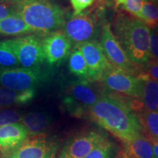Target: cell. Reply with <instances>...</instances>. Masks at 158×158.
<instances>
[{"mask_svg": "<svg viewBox=\"0 0 158 158\" xmlns=\"http://www.w3.org/2000/svg\"><path fill=\"white\" fill-rule=\"evenodd\" d=\"M87 114L96 124L124 143L143 133L138 116L119 94L105 92L88 110Z\"/></svg>", "mask_w": 158, "mask_h": 158, "instance_id": "cell-1", "label": "cell"}, {"mask_svg": "<svg viewBox=\"0 0 158 158\" xmlns=\"http://www.w3.org/2000/svg\"><path fill=\"white\" fill-rule=\"evenodd\" d=\"M114 35L133 64L143 68L151 59L150 29L140 19L118 13L114 22Z\"/></svg>", "mask_w": 158, "mask_h": 158, "instance_id": "cell-2", "label": "cell"}, {"mask_svg": "<svg viewBox=\"0 0 158 158\" xmlns=\"http://www.w3.org/2000/svg\"><path fill=\"white\" fill-rule=\"evenodd\" d=\"M16 14L39 36L58 30L65 22V12L49 0H21L15 4Z\"/></svg>", "mask_w": 158, "mask_h": 158, "instance_id": "cell-3", "label": "cell"}, {"mask_svg": "<svg viewBox=\"0 0 158 158\" xmlns=\"http://www.w3.org/2000/svg\"><path fill=\"white\" fill-rule=\"evenodd\" d=\"M89 81H72L65 87L62 103L72 116L81 117L100 99L106 91L94 86Z\"/></svg>", "mask_w": 158, "mask_h": 158, "instance_id": "cell-4", "label": "cell"}, {"mask_svg": "<svg viewBox=\"0 0 158 158\" xmlns=\"http://www.w3.org/2000/svg\"><path fill=\"white\" fill-rule=\"evenodd\" d=\"M48 79V73L40 68H0V86L17 92L36 90Z\"/></svg>", "mask_w": 158, "mask_h": 158, "instance_id": "cell-5", "label": "cell"}, {"mask_svg": "<svg viewBox=\"0 0 158 158\" xmlns=\"http://www.w3.org/2000/svg\"><path fill=\"white\" fill-rule=\"evenodd\" d=\"M63 32L71 44L77 45L95 40L99 35L98 15L92 10L73 15L63 25Z\"/></svg>", "mask_w": 158, "mask_h": 158, "instance_id": "cell-6", "label": "cell"}, {"mask_svg": "<svg viewBox=\"0 0 158 158\" xmlns=\"http://www.w3.org/2000/svg\"><path fill=\"white\" fill-rule=\"evenodd\" d=\"M100 45L108 62L114 67L135 77L143 71L141 68L132 62L108 22L102 25Z\"/></svg>", "mask_w": 158, "mask_h": 158, "instance_id": "cell-7", "label": "cell"}, {"mask_svg": "<svg viewBox=\"0 0 158 158\" xmlns=\"http://www.w3.org/2000/svg\"><path fill=\"white\" fill-rule=\"evenodd\" d=\"M22 68L37 69L44 62L42 38L36 35L15 37L8 40Z\"/></svg>", "mask_w": 158, "mask_h": 158, "instance_id": "cell-8", "label": "cell"}, {"mask_svg": "<svg viewBox=\"0 0 158 158\" xmlns=\"http://www.w3.org/2000/svg\"><path fill=\"white\" fill-rule=\"evenodd\" d=\"M100 81L103 87L110 92L132 98H138L139 86L137 78L111 64L104 71Z\"/></svg>", "mask_w": 158, "mask_h": 158, "instance_id": "cell-9", "label": "cell"}, {"mask_svg": "<svg viewBox=\"0 0 158 158\" xmlns=\"http://www.w3.org/2000/svg\"><path fill=\"white\" fill-rule=\"evenodd\" d=\"M106 138L104 133L94 130L76 134L66 141L58 158H84Z\"/></svg>", "mask_w": 158, "mask_h": 158, "instance_id": "cell-10", "label": "cell"}, {"mask_svg": "<svg viewBox=\"0 0 158 158\" xmlns=\"http://www.w3.org/2000/svg\"><path fill=\"white\" fill-rule=\"evenodd\" d=\"M139 86L138 98L127 100V105L135 114L141 110L158 112V82L142 71L136 76Z\"/></svg>", "mask_w": 158, "mask_h": 158, "instance_id": "cell-11", "label": "cell"}, {"mask_svg": "<svg viewBox=\"0 0 158 158\" xmlns=\"http://www.w3.org/2000/svg\"><path fill=\"white\" fill-rule=\"evenodd\" d=\"M57 144L43 134L31 135L13 150L8 158H48L56 155Z\"/></svg>", "mask_w": 158, "mask_h": 158, "instance_id": "cell-12", "label": "cell"}, {"mask_svg": "<svg viewBox=\"0 0 158 158\" xmlns=\"http://www.w3.org/2000/svg\"><path fill=\"white\" fill-rule=\"evenodd\" d=\"M86 62L89 72V81H100L102 73L110 63L105 56L98 40L89 41L77 45Z\"/></svg>", "mask_w": 158, "mask_h": 158, "instance_id": "cell-13", "label": "cell"}, {"mask_svg": "<svg viewBox=\"0 0 158 158\" xmlns=\"http://www.w3.org/2000/svg\"><path fill=\"white\" fill-rule=\"evenodd\" d=\"M45 60L48 64L61 63L70 54L71 43L62 30H56L42 38Z\"/></svg>", "mask_w": 158, "mask_h": 158, "instance_id": "cell-14", "label": "cell"}, {"mask_svg": "<svg viewBox=\"0 0 158 158\" xmlns=\"http://www.w3.org/2000/svg\"><path fill=\"white\" fill-rule=\"evenodd\" d=\"M28 130L21 122L0 127V152L15 150L28 138Z\"/></svg>", "mask_w": 158, "mask_h": 158, "instance_id": "cell-15", "label": "cell"}, {"mask_svg": "<svg viewBox=\"0 0 158 158\" xmlns=\"http://www.w3.org/2000/svg\"><path fill=\"white\" fill-rule=\"evenodd\" d=\"M122 152L125 158H155L151 141L143 133L131 141L124 143Z\"/></svg>", "mask_w": 158, "mask_h": 158, "instance_id": "cell-16", "label": "cell"}, {"mask_svg": "<svg viewBox=\"0 0 158 158\" xmlns=\"http://www.w3.org/2000/svg\"><path fill=\"white\" fill-rule=\"evenodd\" d=\"M36 95V90L17 92L0 86V109L29 103Z\"/></svg>", "mask_w": 158, "mask_h": 158, "instance_id": "cell-17", "label": "cell"}, {"mask_svg": "<svg viewBox=\"0 0 158 158\" xmlns=\"http://www.w3.org/2000/svg\"><path fill=\"white\" fill-rule=\"evenodd\" d=\"M51 122L52 118L48 114L31 111L23 115L20 122L28 130L29 135H35L43 134V132L49 127Z\"/></svg>", "mask_w": 158, "mask_h": 158, "instance_id": "cell-18", "label": "cell"}, {"mask_svg": "<svg viewBox=\"0 0 158 158\" xmlns=\"http://www.w3.org/2000/svg\"><path fill=\"white\" fill-rule=\"evenodd\" d=\"M33 32L17 14L0 20V36H14Z\"/></svg>", "mask_w": 158, "mask_h": 158, "instance_id": "cell-19", "label": "cell"}, {"mask_svg": "<svg viewBox=\"0 0 158 158\" xmlns=\"http://www.w3.org/2000/svg\"><path fill=\"white\" fill-rule=\"evenodd\" d=\"M135 114L144 135L149 139L158 141V112L141 110Z\"/></svg>", "mask_w": 158, "mask_h": 158, "instance_id": "cell-20", "label": "cell"}, {"mask_svg": "<svg viewBox=\"0 0 158 158\" xmlns=\"http://www.w3.org/2000/svg\"><path fill=\"white\" fill-rule=\"evenodd\" d=\"M69 70L81 80L89 81V72L85 59L80 50L75 46L69 56Z\"/></svg>", "mask_w": 158, "mask_h": 158, "instance_id": "cell-21", "label": "cell"}, {"mask_svg": "<svg viewBox=\"0 0 158 158\" xmlns=\"http://www.w3.org/2000/svg\"><path fill=\"white\" fill-rule=\"evenodd\" d=\"M139 19L149 29L158 27V7L153 0H147L141 10Z\"/></svg>", "mask_w": 158, "mask_h": 158, "instance_id": "cell-22", "label": "cell"}, {"mask_svg": "<svg viewBox=\"0 0 158 158\" xmlns=\"http://www.w3.org/2000/svg\"><path fill=\"white\" fill-rule=\"evenodd\" d=\"M19 62L8 40L0 41V68H16Z\"/></svg>", "mask_w": 158, "mask_h": 158, "instance_id": "cell-23", "label": "cell"}, {"mask_svg": "<svg viewBox=\"0 0 158 158\" xmlns=\"http://www.w3.org/2000/svg\"><path fill=\"white\" fill-rule=\"evenodd\" d=\"M118 152L114 142L106 138L84 158H116Z\"/></svg>", "mask_w": 158, "mask_h": 158, "instance_id": "cell-24", "label": "cell"}, {"mask_svg": "<svg viewBox=\"0 0 158 158\" xmlns=\"http://www.w3.org/2000/svg\"><path fill=\"white\" fill-rule=\"evenodd\" d=\"M22 116L19 110L15 109H12V108L0 109V127L10 124L20 122Z\"/></svg>", "mask_w": 158, "mask_h": 158, "instance_id": "cell-25", "label": "cell"}, {"mask_svg": "<svg viewBox=\"0 0 158 158\" xmlns=\"http://www.w3.org/2000/svg\"><path fill=\"white\" fill-rule=\"evenodd\" d=\"M147 0H126L122 4V8L132 16L139 19L141 10Z\"/></svg>", "mask_w": 158, "mask_h": 158, "instance_id": "cell-26", "label": "cell"}, {"mask_svg": "<svg viewBox=\"0 0 158 158\" xmlns=\"http://www.w3.org/2000/svg\"><path fill=\"white\" fill-rule=\"evenodd\" d=\"M149 51L151 58L158 61V29H152L150 31Z\"/></svg>", "mask_w": 158, "mask_h": 158, "instance_id": "cell-27", "label": "cell"}, {"mask_svg": "<svg viewBox=\"0 0 158 158\" xmlns=\"http://www.w3.org/2000/svg\"><path fill=\"white\" fill-rule=\"evenodd\" d=\"M70 2L74 10L73 15H77L92 6L94 0H70Z\"/></svg>", "mask_w": 158, "mask_h": 158, "instance_id": "cell-28", "label": "cell"}, {"mask_svg": "<svg viewBox=\"0 0 158 158\" xmlns=\"http://www.w3.org/2000/svg\"><path fill=\"white\" fill-rule=\"evenodd\" d=\"M142 70L158 82V61L151 59L142 68Z\"/></svg>", "mask_w": 158, "mask_h": 158, "instance_id": "cell-29", "label": "cell"}, {"mask_svg": "<svg viewBox=\"0 0 158 158\" xmlns=\"http://www.w3.org/2000/svg\"><path fill=\"white\" fill-rule=\"evenodd\" d=\"M14 14H16L14 6L0 2V20Z\"/></svg>", "mask_w": 158, "mask_h": 158, "instance_id": "cell-30", "label": "cell"}, {"mask_svg": "<svg viewBox=\"0 0 158 158\" xmlns=\"http://www.w3.org/2000/svg\"><path fill=\"white\" fill-rule=\"evenodd\" d=\"M149 141H151L152 145V149H153L155 157V158H158V141H154V140H151V139H149Z\"/></svg>", "mask_w": 158, "mask_h": 158, "instance_id": "cell-31", "label": "cell"}, {"mask_svg": "<svg viewBox=\"0 0 158 158\" xmlns=\"http://www.w3.org/2000/svg\"><path fill=\"white\" fill-rule=\"evenodd\" d=\"M20 1H21V0H0L1 2L10 4V5H14L15 4L18 3Z\"/></svg>", "mask_w": 158, "mask_h": 158, "instance_id": "cell-32", "label": "cell"}, {"mask_svg": "<svg viewBox=\"0 0 158 158\" xmlns=\"http://www.w3.org/2000/svg\"><path fill=\"white\" fill-rule=\"evenodd\" d=\"M125 1H126V0H114V2H115L116 6L122 5V4H123Z\"/></svg>", "mask_w": 158, "mask_h": 158, "instance_id": "cell-33", "label": "cell"}, {"mask_svg": "<svg viewBox=\"0 0 158 158\" xmlns=\"http://www.w3.org/2000/svg\"><path fill=\"white\" fill-rule=\"evenodd\" d=\"M116 158H125V157H124L123 153H122L121 152L118 153V155L117 157H116Z\"/></svg>", "mask_w": 158, "mask_h": 158, "instance_id": "cell-34", "label": "cell"}, {"mask_svg": "<svg viewBox=\"0 0 158 158\" xmlns=\"http://www.w3.org/2000/svg\"><path fill=\"white\" fill-rule=\"evenodd\" d=\"M154 2H155L156 3V5H157V7H158V0H153Z\"/></svg>", "mask_w": 158, "mask_h": 158, "instance_id": "cell-35", "label": "cell"}, {"mask_svg": "<svg viewBox=\"0 0 158 158\" xmlns=\"http://www.w3.org/2000/svg\"><path fill=\"white\" fill-rule=\"evenodd\" d=\"M55 157H56V155L51 156V157H48V158H55Z\"/></svg>", "mask_w": 158, "mask_h": 158, "instance_id": "cell-36", "label": "cell"}]
</instances>
